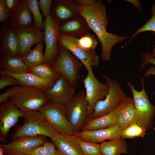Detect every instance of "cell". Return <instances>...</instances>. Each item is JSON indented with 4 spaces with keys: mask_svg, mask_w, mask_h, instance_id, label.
<instances>
[{
    "mask_svg": "<svg viewBox=\"0 0 155 155\" xmlns=\"http://www.w3.org/2000/svg\"><path fill=\"white\" fill-rule=\"evenodd\" d=\"M14 29L18 39L21 57L29 53L35 44L44 41V31L34 26Z\"/></svg>",
    "mask_w": 155,
    "mask_h": 155,
    "instance_id": "5bb4252c",
    "label": "cell"
},
{
    "mask_svg": "<svg viewBox=\"0 0 155 155\" xmlns=\"http://www.w3.org/2000/svg\"><path fill=\"white\" fill-rule=\"evenodd\" d=\"M152 53L155 54V45L154 46V47L152 51Z\"/></svg>",
    "mask_w": 155,
    "mask_h": 155,
    "instance_id": "ee69618b",
    "label": "cell"
},
{
    "mask_svg": "<svg viewBox=\"0 0 155 155\" xmlns=\"http://www.w3.org/2000/svg\"><path fill=\"white\" fill-rule=\"evenodd\" d=\"M80 147L83 155H101L100 144L81 140Z\"/></svg>",
    "mask_w": 155,
    "mask_h": 155,
    "instance_id": "836d02e7",
    "label": "cell"
},
{
    "mask_svg": "<svg viewBox=\"0 0 155 155\" xmlns=\"http://www.w3.org/2000/svg\"><path fill=\"white\" fill-rule=\"evenodd\" d=\"M140 58L143 66L151 64L155 66V54L144 53L141 55Z\"/></svg>",
    "mask_w": 155,
    "mask_h": 155,
    "instance_id": "f35d334b",
    "label": "cell"
},
{
    "mask_svg": "<svg viewBox=\"0 0 155 155\" xmlns=\"http://www.w3.org/2000/svg\"><path fill=\"white\" fill-rule=\"evenodd\" d=\"M53 0H39L38 6L44 18L51 14V8Z\"/></svg>",
    "mask_w": 155,
    "mask_h": 155,
    "instance_id": "74e56055",
    "label": "cell"
},
{
    "mask_svg": "<svg viewBox=\"0 0 155 155\" xmlns=\"http://www.w3.org/2000/svg\"><path fill=\"white\" fill-rule=\"evenodd\" d=\"M141 82L142 89L136 90L133 84L129 82L127 84L131 90L133 100L138 115L137 123L139 126L146 130L151 125L152 120L155 115V106L151 104L148 99L144 87L143 79Z\"/></svg>",
    "mask_w": 155,
    "mask_h": 155,
    "instance_id": "ba28073f",
    "label": "cell"
},
{
    "mask_svg": "<svg viewBox=\"0 0 155 155\" xmlns=\"http://www.w3.org/2000/svg\"><path fill=\"white\" fill-rule=\"evenodd\" d=\"M0 46L2 54L20 56L18 39L14 29L9 24H4L0 31Z\"/></svg>",
    "mask_w": 155,
    "mask_h": 155,
    "instance_id": "ffe728a7",
    "label": "cell"
},
{
    "mask_svg": "<svg viewBox=\"0 0 155 155\" xmlns=\"http://www.w3.org/2000/svg\"><path fill=\"white\" fill-rule=\"evenodd\" d=\"M30 86L20 85L13 86L0 95V103L9 99L17 93L27 89Z\"/></svg>",
    "mask_w": 155,
    "mask_h": 155,
    "instance_id": "e575fe53",
    "label": "cell"
},
{
    "mask_svg": "<svg viewBox=\"0 0 155 155\" xmlns=\"http://www.w3.org/2000/svg\"><path fill=\"white\" fill-rule=\"evenodd\" d=\"M24 121L22 126L17 127L11 135V141L24 136H43L51 139L58 133L45 120L39 111L23 112Z\"/></svg>",
    "mask_w": 155,
    "mask_h": 155,
    "instance_id": "7a4b0ae2",
    "label": "cell"
},
{
    "mask_svg": "<svg viewBox=\"0 0 155 155\" xmlns=\"http://www.w3.org/2000/svg\"><path fill=\"white\" fill-rule=\"evenodd\" d=\"M75 88L61 76L51 88L44 92L50 102L65 105L75 95Z\"/></svg>",
    "mask_w": 155,
    "mask_h": 155,
    "instance_id": "2e32d148",
    "label": "cell"
},
{
    "mask_svg": "<svg viewBox=\"0 0 155 155\" xmlns=\"http://www.w3.org/2000/svg\"><path fill=\"white\" fill-rule=\"evenodd\" d=\"M88 74L83 81L86 90V99L88 104L87 117L92 114L94 107L99 100H103L108 94L109 86L107 83H102L95 77L92 69L87 71Z\"/></svg>",
    "mask_w": 155,
    "mask_h": 155,
    "instance_id": "8fae6325",
    "label": "cell"
},
{
    "mask_svg": "<svg viewBox=\"0 0 155 155\" xmlns=\"http://www.w3.org/2000/svg\"><path fill=\"white\" fill-rule=\"evenodd\" d=\"M101 155H120L127 153V146L125 141L121 137L100 144Z\"/></svg>",
    "mask_w": 155,
    "mask_h": 155,
    "instance_id": "484cf974",
    "label": "cell"
},
{
    "mask_svg": "<svg viewBox=\"0 0 155 155\" xmlns=\"http://www.w3.org/2000/svg\"><path fill=\"white\" fill-rule=\"evenodd\" d=\"M65 105L68 120L74 133L81 131L88 118L86 114L88 104L85 92L79 91Z\"/></svg>",
    "mask_w": 155,
    "mask_h": 155,
    "instance_id": "52a82bcc",
    "label": "cell"
},
{
    "mask_svg": "<svg viewBox=\"0 0 155 155\" xmlns=\"http://www.w3.org/2000/svg\"><path fill=\"white\" fill-rule=\"evenodd\" d=\"M57 56L51 66L75 88L78 86L80 71L83 65L69 50L59 44Z\"/></svg>",
    "mask_w": 155,
    "mask_h": 155,
    "instance_id": "3957f363",
    "label": "cell"
},
{
    "mask_svg": "<svg viewBox=\"0 0 155 155\" xmlns=\"http://www.w3.org/2000/svg\"><path fill=\"white\" fill-rule=\"evenodd\" d=\"M20 1L19 0H5L6 5L11 14L17 9Z\"/></svg>",
    "mask_w": 155,
    "mask_h": 155,
    "instance_id": "ab89813d",
    "label": "cell"
},
{
    "mask_svg": "<svg viewBox=\"0 0 155 155\" xmlns=\"http://www.w3.org/2000/svg\"><path fill=\"white\" fill-rule=\"evenodd\" d=\"M117 117L116 125L121 131L131 123L137 122L138 115L133 98L127 97L114 111Z\"/></svg>",
    "mask_w": 155,
    "mask_h": 155,
    "instance_id": "e0dca14e",
    "label": "cell"
},
{
    "mask_svg": "<svg viewBox=\"0 0 155 155\" xmlns=\"http://www.w3.org/2000/svg\"><path fill=\"white\" fill-rule=\"evenodd\" d=\"M8 22L14 29L34 26L31 10L25 0H21L17 9L11 13Z\"/></svg>",
    "mask_w": 155,
    "mask_h": 155,
    "instance_id": "44dd1931",
    "label": "cell"
},
{
    "mask_svg": "<svg viewBox=\"0 0 155 155\" xmlns=\"http://www.w3.org/2000/svg\"><path fill=\"white\" fill-rule=\"evenodd\" d=\"M1 75L11 76L16 79L21 85L34 87L46 90L51 88L55 82L42 79L34 73L28 72L21 73H14L7 71L1 69Z\"/></svg>",
    "mask_w": 155,
    "mask_h": 155,
    "instance_id": "7402d4cb",
    "label": "cell"
},
{
    "mask_svg": "<svg viewBox=\"0 0 155 155\" xmlns=\"http://www.w3.org/2000/svg\"><path fill=\"white\" fill-rule=\"evenodd\" d=\"M150 75H155V68L153 66L149 67L144 74L145 77Z\"/></svg>",
    "mask_w": 155,
    "mask_h": 155,
    "instance_id": "b9f144b4",
    "label": "cell"
},
{
    "mask_svg": "<svg viewBox=\"0 0 155 155\" xmlns=\"http://www.w3.org/2000/svg\"><path fill=\"white\" fill-rule=\"evenodd\" d=\"M121 131L116 125L107 128L91 131H82L74 133L81 140L96 143L106 140L111 141L121 137Z\"/></svg>",
    "mask_w": 155,
    "mask_h": 155,
    "instance_id": "d6986e66",
    "label": "cell"
},
{
    "mask_svg": "<svg viewBox=\"0 0 155 155\" xmlns=\"http://www.w3.org/2000/svg\"><path fill=\"white\" fill-rule=\"evenodd\" d=\"M102 77L109 85L108 92L104 99L96 102L93 113L89 118H96L113 112L127 97L117 81L105 75Z\"/></svg>",
    "mask_w": 155,
    "mask_h": 155,
    "instance_id": "277c9868",
    "label": "cell"
},
{
    "mask_svg": "<svg viewBox=\"0 0 155 155\" xmlns=\"http://www.w3.org/2000/svg\"><path fill=\"white\" fill-rule=\"evenodd\" d=\"M125 1L132 4L134 7L138 9L140 13H142V11L141 9V3L140 1L136 0H126Z\"/></svg>",
    "mask_w": 155,
    "mask_h": 155,
    "instance_id": "60d3db41",
    "label": "cell"
},
{
    "mask_svg": "<svg viewBox=\"0 0 155 155\" xmlns=\"http://www.w3.org/2000/svg\"><path fill=\"white\" fill-rule=\"evenodd\" d=\"M4 151L2 148L0 146V155H4Z\"/></svg>",
    "mask_w": 155,
    "mask_h": 155,
    "instance_id": "7bdbcfd3",
    "label": "cell"
},
{
    "mask_svg": "<svg viewBox=\"0 0 155 155\" xmlns=\"http://www.w3.org/2000/svg\"><path fill=\"white\" fill-rule=\"evenodd\" d=\"M43 24L45 45L44 54L46 63L51 66L59 52V36L60 24L51 14L44 18Z\"/></svg>",
    "mask_w": 155,
    "mask_h": 155,
    "instance_id": "9c48e42d",
    "label": "cell"
},
{
    "mask_svg": "<svg viewBox=\"0 0 155 155\" xmlns=\"http://www.w3.org/2000/svg\"><path fill=\"white\" fill-rule=\"evenodd\" d=\"M20 85L18 81L13 77L7 75H1L0 79V90L10 86Z\"/></svg>",
    "mask_w": 155,
    "mask_h": 155,
    "instance_id": "8d00e7d4",
    "label": "cell"
},
{
    "mask_svg": "<svg viewBox=\"0 0 155 155\" xmlns=\"http://www.w3.org/2000/svg\"><path fill=\"white\" fill-rule=\"evenodd\" d=\"M117 117L113 112L94 119L88 118L82 131H91L104 129L116 125Z\"/></svg>",
    "mask_w": 155,
    "mask_h": 155,
    "instance_id": "d4e9b609",
    "label": "cell"
},
{
    "mask_svg": "<svg viewBox=\"0 0 155 155\" xmlns=\"http://www.w3.org/2000/svg\"><path fill=\"white\" fill-rule=\"evenodd\" d=\"M31 10L34 20V26L44 30L42 16L38 6V1L37 0H25Z\"/></svg>",
    "mask_w": 155,
    "mask_h": 155,
    "instance_id": "f546056e",
    "label": "cell"
},
{
    "mask_svg": "<svg viewBox=\"0 0 155 155\" xmlns=\"http://www.w3.org/2000/svg\"><path fill=\"white\" fill-rule=\"evenodd\" d=\"M29 68L30 72L45 80L55 82L61 77L60 75L46 63Z\"/></svg>",
    "mask_w": 155,
    "mask_h": 155,
    "instance_id": "83f0119b",
    "label": "cell"
},
{
    "mask_svg": "<svg viewBox=\"0 0 155 155\" xmlns=\"http://www.w3.org/2000/svg\"><path fill=\"white\" fill-rule=\"evenodd\" d=\"M0 105V140L6 142L5 137L10 129L23 117L24 113L9 99L1 103Z\"/></svg>",
    "mask_w": 155,
    "mask_h": 155,
    "instance_id": "4fadbf2b",
    "label": "cell"
},
{
    "mask_svg": "<svg viewBox=\"0 0 155 155\" xmlns=\"http://www.w3.org/2000/svg\"><path fill=\"white\" fill-rule=\"evenodd\" d=\"M39 111L58 133L67 135L74 134L73 131L68 120L65 105L50 102Z\"/></svg>",
    "mask_w": 155,
    "mask_h": 155,
    "instance_id": "8992f818",
    "label": "cell"
},
{
    "mask_svg": "<svg viewBox=\"0 0 155 155\" xmlns=\"http://www.w3.org/2000/svg\"><path fill=\"white\" fill-rule=\"evenodd\" d=\"M0 67L2 69L14 73L30 72L29 68L21 57L9 54H2Z\"/></svg>",
    "mask_w": 155,
    "mask_h": 155,
    "instance_id": "cb8c5ba5",
    "label": "cell"
},
{
    "mask_svg": "<svg viewBox=\"0 0 155 155\" xmlns=\"http://www.w3.org/2000/svg\"><path fill=\"white\" fill-rule=\"evenodd\" d=\"M90 27L80 15L61 25L59 32L79 38L89 32Z\"/></svg>",
    "mask_w": 155,
    "mask_h": 155,
    "instance_id": "603a6c76",
    "label": "cell"
},
{
    "mask_svg": "<svg viewBox=\"0 0 155 155\" xmlns=\"http://www.w3.org/2000/svg\"><path fill=\"white\" fill-rule=\"evenodd\" d=\"M152 15L151 18L144 25L137 29L132 35L129 42L137 35L146 31H155V3L150 8Z\"/></svg>",
    "mask_w": 155,
    "mask_h": 155,
    "instance_id": "d6a6232c",
    "label": "cell"
},
{
    "mask_svg": "<svg viewBox=\"0 0 155 155\" xmlns=\"http://www.w3.org/2000/svg\"><path fill=\"white\" fill-rule=\"evenodd\" d=\"M43 136H24L18 137L6 144H0L7 155H31L37 148L48 142Z\"/></svg>",
    "mask_w": 155,
    "mask_h": 155,
    "instance_id": "7c38bea8",
    "label": "cell"
},
{
    "mask_svg": "<svg viewBox=\"0 0 155 155\" xmlns=\"http://www.w3.org/2000/svg\"><path fill=\"white\" fill-rule=\"evenodd\" d=\"M81 6L77 0H53L51 14L61 25L80 15Z\"/></svg>",
    "mask_w": 155,
    "mask_h": 155,
    "instance_id": "9a60e30c",
    "label": "cell"
},
{
    "mask_svg": "<svg viewBox=\"0 0 155 155\" xmlns=\"http://www.w3.org/2000/svg\"><path fill=\"white\" fill-rule=\"evenodd\" d=\"M54 142H46L33 150L31 155H59Z\"/></svg>",
    "mask_w": 155,
    "mask_h": 155,
    "instance_id": "1f68e13d",
    "label": "cell"
},
{
    "mask_svg": "<svg viewBox=\"0 0 155 155\" xmlns=\"http://www.w3.org/2000/svg\"><path fill=\"white\" fill-rule=\"evenodd\" d=\"M43 42L37 44L35 47L28 53L22 57L25 64L30 68L46 63L43 53Z\"/></svg>",
    "mask_w": 155,
    "mask_h": 155,
    "instance_id": "4316f807",
    "label": "cell"
},
{
    "mask_svg": "<svg viewBox=\"0 0 155 155\" xmlns=\"http://www.w3.org/2000/svg\"><path fill=\"white\" fill-rule=\"evenodd\" d=\"M5 3V0H0V22L6 24L8 22L11 15Z\"/></svg>",
    "mask_w": 155,
    "mask_h": 155,
    "instance_id": "d590c367",
    "label": "cell"
},
{
    "mask_svg": "<svg viewBox=\"0 0 155 155\" xmlns=\"http://www.w3.org/2000/svg\"><path fill=\"white\" fill-rule=\"evenodd\" d=\"M51 139L55 145L59 155H83L80 147L81 140L74 134L58 133Z\"/></svg>",
    "mask_w": 155,
    "mask_h": 155,
    "instance_id": "ac0fdd59",
    "label": "cell"
},
{
    "mask_svg": "<svg viewBox=\"0 0 155 155\" xmlns=\"http://www.w3.org/2000/svg\"><path fill=\"white\" fill-rule=\"evenodd\" d=\"M44 91L37 88L30 86L20 92L9 99L23 112L39 111L50 102Z\"/></svg>",
    "mask_w": 155,
    "mask_h": 155,
    "instance_id": "5b68a950",
    "label": "cell"
},
{
    "mask_svg": "<svg viewBox=\"0 0 155 155\" xmlns=\"http://www.w3.org/2000/svg\"><path fill=\"white\" fill-rule=\"evenodd\" d=\"M77 42L80 47L89 51H95L98 43L95 35L90 32L78 38Z\"/></svg>",
    "mask_w": 155,
    "mask_h": 155,
    "instance_id": "4dcf8cb0",
    "label": "cell"
},
{
    "mask_svg": "<svg viewBox=\"0 0 155 155\" xmlns=\"http://www.w3.org/2000/svg\"><path fill=\"white\" fill-rule=\"evenodd\" d=\"M77 38L59 32V44L69 50L79 59L87 71L92 69V67H97L100 58L95 51H86L78 44Z\"/></svg>",
    "mask_w": 155,
    "mask_h": 155,
    "instance_id": "30bf717a",
    "label": "cell"
},
{
    "mask_svg": "<svg viewBox=\"0 0 155 155\" xmlns=\"http://www.w3.org/2000/svg\"><path fill=\"white\" fill-rule=\"evenodd\" d=\"M80 14L98 39L102 46L101 59L104 61L110 60L113 47L130 36H120L107 31L108 19L105 6L102 0H93L88 5H81Z\"/></svg>",
    "mask_w": 155,
    "mask_h": 155,
    "instance_id": "6da1fadb",
    "label": "cell"
},
{
    "mask_svg": "<svg viewBox=\"0 0 155 155\" xmlns=\"http://www.w3.org/2000/svg\"><path fill=\"white\" fill-rule=\"evenodd\" d=\"M146 130L139 126L137 122H134L121 131V137L124 139L143 137Z\"/></svg>",
    "mask_w": 155,
    "mask_h": 155,
    "instance_id": "f1b7e54d",
    "label": "cell"
}]
</instances>
